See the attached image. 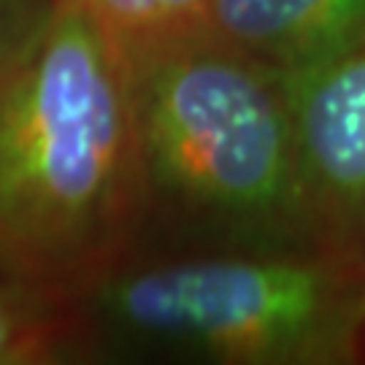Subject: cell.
<instances>
[{"instance_id": "6da1fadb", "label": "cell", "mask_w": 365, "mask_h": 365, "mask_svg": "<svg viewBox=\"0 0 365 365\" xmlns=\"http://www.w3.org/2000/svg\"><path fill=\"white\" fill-rule=\"evenodd\" d=\"M149 217L128 66L71 0L0 66V268L84 306Z\"/></svg>"}, {"instance_id": "7a4b0ae2", "label": "cell", "mask_w": 365, "mask_h": 365, "mask_svg": "<svg viewBox=\"0 0 365 365\" xmlns=\"http://www.w3.org/2000/svg\"><path fill=\"white\" fill-rule=\"evenodd\" d=\"M122 54L149 214L163 209L255 249L325 252L306 203L287 78L203 25L125 43Z\"/></svg>"}, {"instance_id": "3957f363", "label": "cell", "mask_w": 365, "mask_h": 365, "mask_svg": "<svg viewBox=\"0 0 365 365\" xmlns=\"http://www.w3.org/2000/svg\"><path fill=\"white\" fill-rule=\"evenodd\" d=\"M84 306L119 333L206 363H365V271L319 249L128 260Z\"/></svg>"}, {"instance_id": "277c9868", "label": "cell", "mask_w": 365, "mask_h": 365, "mask_svg": "<svg viewBox=\"0 0 365 365\" xmlns=\"http://www.w3.org/2000/svg\"><path fill=\"white\" fill-rule=\"evenodd\" d=\"M284 78L317 241L365 271V36Z\"/></svg>"}, {"instance_id": "5b68a950", "label": "cell", "mask_w": 365, "mask_h": 365, "mask_svg": "<svg viewBox=\"0 0 365 365\" xmlns=\"http://www.w3.org/2000/svg\"><path fill=\"white\" fill-rule=\"evenodd\" d=\"M200 25L289 76L363 38L365 0H209Z\"/></svg>"}, {"instance_id": "8992f818", "label": "cell", "mask_w": 365, "mask_h": 365, "mask_svg": "<svg viewBox=\"0 0 365 365\" xmlns=\"http://www.w3.org/2000/svg\"><path fill=\"white\" fill-rule=\"evenodd\" d=\"M84 306L0 268V365L73 363L92 346Z\"/></svg>"}, {"instance_id": "52a82bcc", "label": "cell", "mask_w": 365, "mask_h": 365, "mask_svg": "<svg viewBox=\"0 0 365 365\" xmlns=\"http://www.w3.org/2000/svg\"><path fill=\"white\" fill-rule=\"evenodd\" d=\"M103 25L117 43L160 38L203 22L209 0H71Z\"/></svg>"}, {"instance_id": "ba28073f", "label": "cell", "mask_w": 365, "mask_h": 365, "mask_svg": "<svg viewBox=\"0 0 365 365\" xmlns=\"http://www.w3.org/2000/svg\"><path fill=\"white\" fill-rule=\"evenodd\" d=\"M54 0H0V66L43 25Z\"/></svg>"}]
</instances>
